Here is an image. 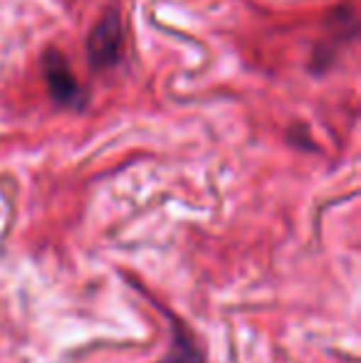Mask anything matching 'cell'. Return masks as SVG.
Instances as JSON below:
<instances>
[{
	"label": "cell",
	"mask_w": 361,
	"mask_h": 363,
	"mask_svg": "<svg viewBox=\"0 0 361 363\" xmlns=\"http://www.w3.org/2000/svg\"><path fill=\"white\" fill-rule=\"evenodd\" d=\"M159 363H208L196 336L176 316H171V346Z\"/></svg>",
	"instance_id": "3957f363"
},
{
	"label": "cell",
	"mask_w": 361,
	"mask_h": 363,
	"mask_svg": "<svg viewBox=\"0 0 361 363\" xmlns=\"http://www.w3.org/2000/svg\"><path fill=\"white\" fill-rule=\"evenodd\" d=\"M121 45H124V30L116 13H106L99 18V23L91 28L87 40V55L94 67L104 69L119 62Z\"/></svg>",
	"instance_id": "6da1fadb"
},
{
	"label": "cell",
	"mask_w": 361,
	"mask_h": 363,
	"mask_svg": "<svg viewBox=\"0 0 361 363\" xmlns=\"http://www.w3.org/2000/svg\"><path fill=\"white\" fill-rule=\"evenodd\" d=\"M43 69H45V79H48L50 94L55 96L62 104H74L79 101V84L74 79L72 69H70V62L62 52L57 50H50L43 60Z\"/></svg>",
	"instance_id": "7a4b0ae2"
}]
</instances>
